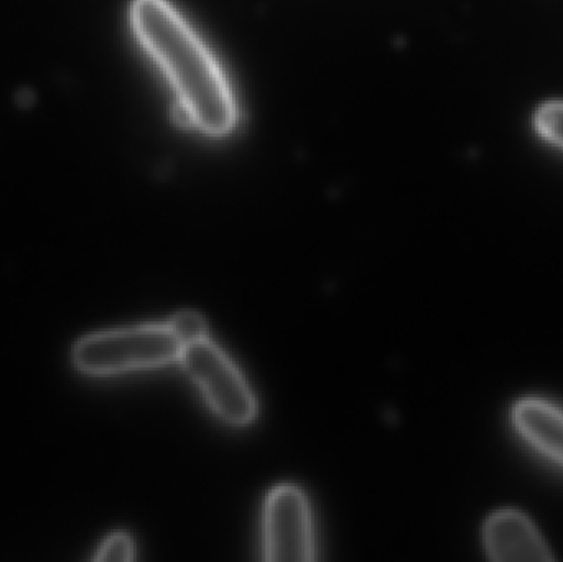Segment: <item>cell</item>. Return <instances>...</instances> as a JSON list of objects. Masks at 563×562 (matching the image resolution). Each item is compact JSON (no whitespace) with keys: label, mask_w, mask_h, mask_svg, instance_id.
Wrapping results in <instances>:
<instances>
[{"label":"cell","mask_w":563,"mask_h":562,"mask_svg":"<svg viewBox=\"0 0 563 562\" xmlns=\"http://www.w3.org/2000/svg\"><path fill=\"white\" fill-rule=\"evenodd\" d=\"M175 119H177L178 124L195 125L194 114H191L190 109L184 102H178L175 106Z\"/></svg>","instance_id":"10"},{"label":"cell","mask_w":563,"mask_h":562,"mask_svg":"<svg viewBox=\"0 0 563 562\" xmlns=\"http://www.w3.org/2000/svg\"><path fill=\"white\" fill-rule=\"evenodd\" d=\"M132 23L142 45L162 66L195 125L224 135L236 124L238 111L227 78L197 33L167 0H135Z\"/></svg>","instance_id":"1"},{"label":"cell","mask_w":563,"mask_h":562,"mask_svg":"<svg viewBox=\"0 0 563 562\" xmlns=\"http://www.w3.org/2000/svg\"><path fill=\"white\" fill-rule=\"evenodd\" d=\"M264 551L273 562H307L314 558L310 508L303 492L280 485L264 508Z\"/></svg>","instance_id":"4"},{"label":"cell","mask_w":563,"mask_h":562,"mask_svg":"<svg viewBox=\"0 0 563 562\" xmlns=\"http://www.w3.org/2000/svg\"><path fill=\"white\" fill-rule=\"evenodd\" d=\"M167 326L172 333H174L175 339L181 343V346L208 339L207 322L197 312L177 313V316L172 317Z\"/></svg>","instance_id":"7"},{"label":"cell","mask_w":563,"mask_h":562,"mask_svg":"<svg viewBox=\"0 0 563 562\" xmlns=\"http://www.w3.org/2000/svg\"><path fill=\"white\" fill-rule=\"evenodd\" d=\"M512 425L536 452L563 467V409L542 398L521 399L512 409Z\"/></svg>","instance_id":"6"},{"label":"cell","mask_w":563,"mask_h":562,"mask_svg":"<svg viewBox=\"0 0 563 562\" xmlns=\"http://www.w3.org/2000/svg\"><path fill=\"white\" fill-rule=\"evenodd\" d=\"M483 541L488 558L496 562H548L554 560L551 548L531 518L522 511L501 510L485 525Z\"/></svg>","instance_id":"5"},{"label":"cell","mask_w":563,"mask_h":562,"mask_svg":"<svg viewBox=\"0 0 563 562\" xmlns=\"http://www.w3.org/2000/svg\"><path fill=\"white\" fill-rule=\"evenodd\" d=\"M181 349L168 326H139L82 337L71 360L82 375L112 376L170 365L180 360Z\"/></svg>","instance_id":"2"},{"label":"cell","mask_w":563,"mask_h":562,"mask_svg":"<svg viewBox=\"0 0 563 562\" xmlns=\"http://www.w3.org/2000/svg\"><path fill=\"white\" fill-rule=\"evenodd\" d=\"M135 558L134 541L129 535L112 533L102 541L101 547L98 548L95 561L99 562H129Z\"/></svg>","instance_id":"9"},{"label":"cell","mask_w":563,"mask_h":562,"mask_svg":"<svg viewBox=\"0 0 563 562\" xmlns=\"http://www.w3.org/2000/svg\"><path fill=\"white\" fill-rule=\"evenodd\" d=\"M178 362L223 421L233 426L254 421L257 403L253 389L220 346L210 339L190 343L181 349Z\"/></svg>","instance_id":"3"},{"label":"cell","mask_w":563,"mask_h":562,"mask_svg":"<svg viewBox=\"0 0 563 562\" xmlns=\"http://www.w3.org/2000/svg\"><path fill=\"white\" fill-rule=\"evenodd\" d=\"M536 125L548 141L563 148V102L542 106L536 118Z\"/></svg>","instance_id":"8"}]
</instances>
